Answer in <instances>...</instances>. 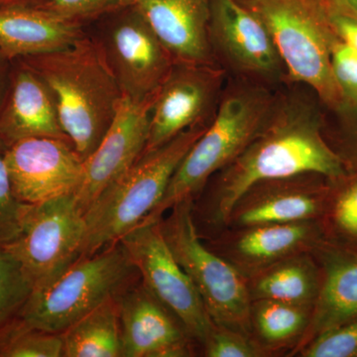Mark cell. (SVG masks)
<instances>
[{
	"label": "cell",
	"instance_id": "6da1fadb",
	"mask_svg": "<svg viewBox=\"0 0 357 357\" xmlns=\"http://www.w3.org/2000/svg\"><path fill=\"white\" fill-rule=\"evenodd\" d=\"M321 107L319 100L304 96H277L255 139L192 199V220L201 239L225 229L234 204L256 183L307 173L337 178L347 173L344 161L326 140Z\"/></svg>",
	"mask_w": 357,
	"mask_h": 357
},
{
	"label": "cell",
	"instance_id": "7a4b0ae2",
	"mask_svg": "<svg viewBox=\"0 0 357 357\" xmlns=\"http://www.w3.org/2000/svg\"><path fill=\"white\" fill-rule=\"evenodd\" d=\"M28 58L30 70L50 91L63 130L84 161L102 140L123 98L102 47L84 35L62 50Z\"/></svg>",
	"mask_w": 357,
	"mask_h": 357
},
{
	"label": "cell",
	"instance_id": "3957f363",
	"mask_svg": "<svg viewBox=\"0 0 357 357\" xmlns=\"http://www.w3.org/2000/svg\"><path fill=\"white\" fill-rule=\"evenodd\" d=\"M276 98L266 84L243 77L223 89L206 130L174 173L162 201L142 222H158L175 204L196 198L208 181L255 139Z\"/></svg>",
	"mask_w": 357,
	"mask_h": 357
},
{
	"label": "cell",
	"instance_id": "277c9868",
	"mask_svg": "<svg viewBox=\"0 0 357 357\" xmlns=\"http://www.w3.org/2000/svg\"><path fill=\"white\" fill-rule=\"evenodd\" d=\"M210 121L144 152L98 197L84 215L86 237L81 258L119 243L148 217L163 199L174 173Z\"/></svg>",
	"mask_w": 357,
	"mask_h": 357
},
{
	"label": "cell",
	"instance_id": "5b68a950",
	"mask_svg": "<svg viewBox=\"0 0 357 357\" xmlns=\"http://www.w3.org/2000/svg\"><path fill=\"white\" fill-rule=\"evenodd\" d=\"M139 280L128 251L117 243L77 260L48 285L33 289L16 319L29 328L62 333Z\"/></svg>",
	"mask_w": 357,
	"mask_h": 357
},
{
	"label": "cell",
	"instance_id": "8992f818",
	"mask_svg": "<svg viewBox=\"0 0 357 357\" xmlns=\"http://www.w3.org/2000/svg\"><path fill=\"white\" fill-rule=\"evenodd\" d=\"M266 26L286 77L305 84L324 109H337L342 96L333 79L330 46L335 36L321 0H239Z\"/></svg>",
	"mask_w": 357,
	"mask_h": 357
},
{
	"label": "cell",
	"instance_id": "52a82bcc",
	"mask_svg": "<svg viewBox=\"0 0 357 357\" xmlns=\"http://www.w3.org/2000/svg\"><path fill=\"white\" fill-rule=\"evenodd\" d=\"M158 222L171 252L191 279L213 323L252 337V301L245 277L202 241L192 220L191 199L175 204Z\"/></svg>",
	"mask_w": 357,
	"mask_h": 357
},
{
	"label": "cell",
	"instance_id": "ba28073f",
	"mask_svg": "<svg viewBox=\"0 0 357 357\" xmlns=\"http://www.w3.org/2000/svg\"><path fill=\"white\" fill-rule=\"evenodd\" d=\"M84 213L74 194L29 204L17 238L6 246L20 262L33 289L48 285L81 259Z\"/></svg>",
	"mask_w": 357,
	"mask_h": 357
},
{
	"label": "cell",
	"instance_id": "9c48e42d",
	"mask_svg": "<svg viewBox=\"0 0 357 357\" xmlns=\"http://www.w3.org/2000/svg\"><path fill=\"white\" fill-rule=\"evenodd\" d=\"M119 243L139 273L142 285L182 324L199 351L215 325L201 296L167 244L159 222H142Z\"/></svg>",
	"mask_w": 357,
	"mask_h": 357
},
{
	"label": "cell",
	"instance_id": "30bf717a",
	"mask_svg": "<svg viewBox=\"0 0 357 357\" xmlns=\"http://www.w3.org/2000/svg\"><path fill=\"white\" fill-rule=\"evenodd\" d=\"M223 84L225 70L217 63L174 62L155 96L144 152L210 121L222 95Z\"/></svg>",
	"mask_w": 357,
	"mask_h": 357
},
{
	"label": "cell",
	"instance_id": "8fae6325",
	"mask_svg": "<svg viewBox=\"0 0 357 357\" xmlns=\"http://www.w3.org/2000/svg\"><path fill=\"white\" fill-rule=\"evenodd\" d=\"M98 40L123 96L155 95L174 60L135 6L114 13Z\"/></svg>",
	"mask_w": 357,
	"mask_h": 357
},
{
	"label": "cell",
	"instance_id": "7c38bea8",
	"mask_svg": "<svg viewBox=\"0 0 357 357\" xmlns=\"http://www.w3.org/2000/svg\"><path fill=\"white\" fill-rule=\"evenodd\" d=\"M210 7L215 56L243 79L267 84L286 77L271 35L250 9L239 0H210Z\"/></svg>",
	"mask_w": 357,
	"mask_h": 357
},
{
	"label": "cell",
	"instance_id": "4fadbf2b",
	"mask_svg": "<svg viewBox=\"0 0 357 357\" xmlns=\"http://www.w3.org/2000/svg\"><path fill=\"white\" fill-rule=\"evenodd\" d=\"M11 185L21 203L34 204L75 194L84 174V160L70 141L24 138L6 148Z\"/></svg>",
	"mask_w": 357,
	"mask_h": 357
},
{
	"label": "cell",
	"instance_id": "5bb4252c",
	"mask_svg": "<svg viewBox=\"0 0 357 357\" xmlns=\"http://www.w3.org/2000/svg\"><path fill=\"white\" fill-rule=\"evenodd\" d=\"M332 180L307 173L256 183L234 204L225 229L321 220Z\"/></svg>",
	"mask_w": 357,
	"mask_h": 357
},
{
	"label": "cell",
	"instance_id": "9a60e30c",
	"mask_svg": "<svg viewBox=\"0 0 357 357\" xmlns=\"http://www.w3.org/2000/svg\"><path fill=\"white\" fill-rule=\"evenodd\" d=\"M155 96L142 100L123 96L102 140L84 160L83 178L74 194L84 215L98 197L144 152Z\"/></svg>",
	"mask_w": 357,
	"mask_h": 357
},
{
	"label": "cell",
	"instance_id": "2e32d148",
	"mask_svg": "<svg viewBox=\"0 0 357 357\" xmlns=\"http://www.w3.org/2000/svg\"><path fill=\"white\" fill-rule=\"evenodd\" d=\"M325 239L321 220H307L225 229L203 241L248 279L289 256L312 252Z\"/></svg>",
	"mask_w": 357,
	"mask_h": 357
},
{
	"label": "cell",
	"instance_id": "e0dca14e",
	"mask_svg": "<svg viewBox=\"0 0 357 357\" xmlns=\"http://www.w3.org/2000/svg\"><path fill=\"white\" fill-rule=\"evenodd\" d=\"M119 306L121 357L201 356L198 344L182 324L141 281L119 296Z\"/></svg>",
	"mask_w": 357,
	"mask_h": 357
},
{
	"label": "cell",
	"instance_id": "ac0fdd59",
	"mask_svg": "<svg viewBox=\"0 0 357 357\" xmlns=\"http://www.w3.org/2000/svg\"><path fill=\"white\" fill-rule=\"evenodd\" d=\"M321 271L318 298L296 356L311 340L357 317V248L325 241L312 251Z\"/></svg>",
	"mask_w": 357,
	"mask_h": 357
},
{
	"label": "cell",
	"instance_id": "d6986e66",
	"mask_svg": "<svg viewBox=\"0 0 357 357\" xmlns=\"http://www.w3.org/2000/svg\"><path fill=\"white\" fill-rule=\"evenodd\" d=\"M134 6L174 62L215 64L210 0H137Z\"/></svg>",
	"mask_w": 357,
	"mask_h": 357
},
{
	"label": "cell",
	"instance_id": "ffe728a7",
	"mask_svg": "<svg viewBox=\"0 0 357 357\" xmlns=\"http://www.w3.org/2000/svg\"><path fill=\"white\" fill-rule=\"evenodd\" d=\"M84 36L82 24L43 7L0 8V54L29 57L62 50Z\"/></svg>",
	"mask_w": 357,
	"mask_h": 357
},
{
	"label": "cell",
	"instance_id": "44dd1931",
	"mask_svg": "<svg viewBox=\"0 0 357 357\" xmlns=\"http://www.w3.org/2000/svg\"><path fill=\"white\" fill-rule=\"evenodd\" d=\"M30 137L61 138L70 142L61 126L50 91L28 69L20 72L14 82L8 107L0 121V138L8 146Z\"/></svg>",
	"mask_w": 357,
	"mask_h": 357
},
{
	"label": "cell",
	"instance_id": "7402d4cb",
	"mask_svg": "<svg viewBox=\"0 0 357 357\" xmlns=\"http://www.w3.org/2000/svg\"><path fill=\"white\" fill-rule=\"evenodd\" d=\"M251 301L273 300L314 307L321 286V271L312 252L300 253L263 268L246 279Z\"/></svg>",
	"mask_w": 357,
	"mask_h": 357
},
{
	"label": "cell",
	"instance_id": "603a6c76",
	"mask_svg": "<svg viewBox=\"0 0 357 357\" xmlns=\"http://www.w3.org/2000/svg\"><path fill=\"white\" fill-rule=\"evenodd\" d=\"M312 310L279 301H252L250 328L253 340L268 357L289 356L306 332Z\"/></svg>",
	"mask_w": 357,
	"mask_h": 357
},
{
	"label": "cell",
	"instance_id": "cb8c5ba5",
	"mask_svg": "<svg viewBox=\"0 0 357 357\" xmlns=\"http://www.w3.org/2000/svg\"><path fill=\"white\" fill-rule=\"evenodd\" d=\"M61 335L63 357H121L119 297L96 307Z\"/></svg>",
	"mask_w": 357,
	"mask_h": 357
},
{
	"label": "cell",
	"instance_id": "d4e9b609",
	"mask_svg": "<svg viewBox=\"0 0 357 357\" xmlns=\"http://www.w3.org/2000/svg\"><path fill=\"white\" fill-rule=\"evenodd\" d=\"M321 223L326 239L357 248V169L333 178Z\"/></svg>",
	"mask_w": 357,
	"mask_h": 357
},
{
	"label": "cell",
	"instance_id": "484cf974",
	"mask_svg": "<svg viewBox=\"0 0 357 357\" xmlns=\"http://www.w3.org/2000/svg\"><path fill=\"white\" fill-rule=\"evenodd\" d=\"M0 357H63L62 335L14 319L0 332Z\"/></svg>",
	"mask_w": 357,
	"mask_h": 357
},
{
	"label": "cell",
	"instance_id": "4316f807",
	"mask_svg": "<svg viewBox=\"0 0 357 357\" xmlns=\"http://www.w3.org/2000/svg\"><path fill=\"white\" fill-rule=\"evenodd\" d=\"M32 290L20 262L0 246V332L17 318Z\"/></svg>",
	"mask_w": 357,
	"mask_h": 357
},
{
	"label": "cell",
	"instance_id": "83f0119b",
	"mask_svg": "<svg viewBox=\"0 0 357 357\" xmlns=\"http://www.w3.org/2000/svg\"><path fill=\"white\" fill-rule=\"evenodd\" d=\"M325 134L347 170L357 169V103L325 109Z\"/></svg>",
	"mask_w": 357,
	"mask_h": 357
},
{
	"label": "cell",
	"instance_id": "f1b7e54d",
	"mask_svg": "<svg viewBox=\"0 0 357 357\" xmlns=\"http://www.w3.org/2000/svg\"><path fill=\"white\" fill-rule=\"evenodd\" d=\"M7 144L0 138V246L6 248L20 236L28 204L14 195L6 162Z\"/></svg>",
	"mask_w": 357,
	"mask_h": 357
},
{
	"label": "cell",
	"instance_id": "f546056e",
	"mask_svg": "<svg viewBox=\"0 0 357 357\" xmlns=\"http://www.w3.org/2000/svg\"><path fill=\"white\" fill-rule=\"evenodd\" d=\"M296 356L357 357V317L318 335Z\"/></svg>",
	"mask_w": 357,
	"mask_h": 357
},
{
	"label": "cell",
	"instance_id": "4dcf8cb0",
	"mask_svg": "<svg viewBox=\"0 0 357 357\" xmlns=\"http://www.w3.org/2000/svg\"><path fill=\"white\" fill-rule=\"evenodd\" d=\"M136 1L137 0H47L41 7L60 17L82 24L83 21L134 6Z\"/></svg>",
	"mask_w": 357,
	"mask_h": 357
},
{
	"label": "cell",
	"instance_id": "1f68e13d",
	"mask_svg": "<svg viewBox=\"0 0 357 357\" xmlns=\"http://www.w3.org/2000/svg\"><path fill=\"white\" fill-rule=\"evenodd\" d=\"M206 357H268L252 337L237 331L215 326L202 351Z\"/></svg>",
	"mask_w": 357,
	"mask_h": 357
},
{
	"label": "cell",
	"instance_id": "d6a6232c",
	"mask_svg": "<svg viewBox=\"0 0 357 357\" xmlns=\"http://www.w3.org/2000/svg\"><path fill=\"white\" fill-rule=\"evenodd\" d=\"M330 55L333 79L342 93V103H357V51L335 35Z\"/></svg>",
	"mask_w": 357,
	"mask_h": 357
},
{
	"label": "cell",
	"instance_id": "836d02e7",
	"mask_svg": "<svg viewBox=\"0 0 357 357\" xmlns=\"http://www.w3.org/2000/svg\"><path fill=\"white\" fill-rule=\"evenodd\" d=\"M326 20L337 38L357 51V13L340 0H321Z\"/></svg>",
	"mask_w": 357,
	"mask_h": 357
},
{
	"label": "cell",
	"instance_id": "e575fe53",
	"mask_svg": "<svg viewBox=\"0 0 357 357\" xmlns=\"http://www.w3.org/2000/svg\"><path fill=\"white\" fill-rule=\"evenodd\" d=\"M340 1L344 2L357 13V0H340Z\"/></svg>",
	"mask_w": 357,
	"mask_h": 357
}]
</instances>
